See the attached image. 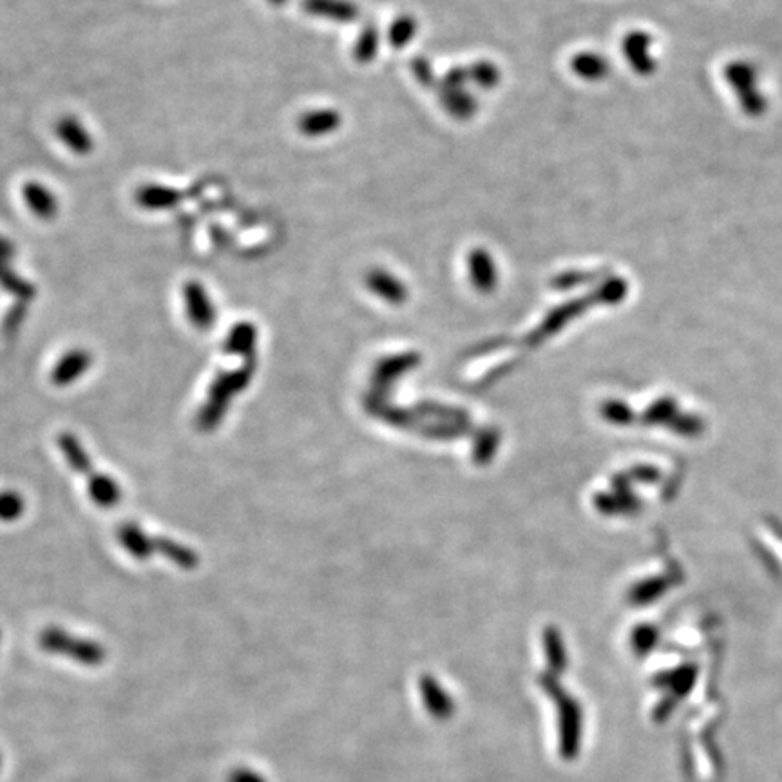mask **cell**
<instances>
[{"mask_svg":"<svg viewBox=\"0 0 782 782\" xmlns=\"http://www.w3.org/2000/svg\"><path fill=\"white\" fill-rule=\"evenodd\" d=\"M343 124L339 111L330 107L312 109L297 118V131L306 138H325L334 135Z\"/></svg>","mask_w":782,"mask_h":782,"instance_id":"8992f818","label":"cell"},{"mask_svg":"<svg viewBox=\"0 0 782 782\" xmlns=\"http://www.w3.org/2000/svg\"><path fill=\"white\" fill-rule=\"evenodd\" d=\"M25 208L40 221H53L60 212V201L45 184L29 180L20 189Z\"/></svg>","mask_w":782,"mask_h":782,"instance_id":"5b68a950","label":"cell"},{"mask_svg":"<svg viewBox=\"0 0 782 782\" xmlns=\"http://www.w3.org/2000/svg\"><path fill=\"white\" fill-rule=\"evenodd\" d=\"M650 47H652V38L641 31L632 33L625 38L623 49H625L627 60L641 75H648L654 69V60L650 58Z\"/></svg>","mask_w":782,"mask_h":782,"instance_id":"4fadbf2b","label":"cell"},{"mask_svg":"<svg viewBox=\"0 0 782 782\" xmlns=\"http://www.w3.org/2000/svg\"><path fill=\"white\" fill-rule=\"evenodd\" d=\"M301 9L316 18L352 24L359 18V7L352 0H301Z\"/></svg>","mask_w":782,"mask_h":782,"instance_id":"52a82bcc","label":"cell"},{"mask_svg":"<svg viewBox=\"0 0 782 782\" xmlns=\"http://www.w3.org/2000/svg\"><path fill=\"white\" fill-rule=\"evenodd\" d=\"M469 272H471V277L476 283V286L487 288L496 279L495 259L486 250L478 248L469 256Z\"/></svg>","mask_w":782,"mask_h":782,"instance_id":"d6986e66","label":"cell"},{"mask_svg":"<svg viewBox=\"0 0 782 782\" xmlns=\"http://www.w3.org/2000/svg\"><path fill=\"white\" fill-rule=\"evenodd\" d=\"M467 71H469V80L482 89H493L500 82V69L487 60L473 64Z\"/></svg>","mask_w":782,"mask_h":782,"instance_id":"603a6c76","label":"cell"},{"mask_svg":"<svg viewBox=\"0 0 782 782\" xmlns=\"http://www.w3.org/2000/svg\"><path fill=\"white\" fill-rule=\"evenodd\" d=\"M415 33H416V22H415V18H413V16L404 15V16L396 18V20L391 24L390 31H388L390 45L396 47V49H400V47L407 45V44H409V40L415 36Z\"/></svg>","mask_w":782,"mask_h":782,"instance_id":"cb8c5ba5","label":"cell"},{"mask_svg":"<svg viewBox=\"0 0 782 782\" xmlns=\"http://www.w3.org/2000/svg\"><path fill=\"white\" fill-rule=\"evenodd\" d=\"M254 370H256V361H245L241 368L234 372L219 374L214 379V383L208 388L206 402L201 406L196 418L197 427L201 431H212L214 427L219 426L221 418L228 409L230 400L250 385Z\"/></svg>","mask_w":782,"mask_h":782,"instance_id":"7a4b0ae2","label":"cell"},{"mask_svg":"<svg viewBox=\"0 0 782 782\" xmlns=\"http://www.w3.org/2000/svg\"><path fill=\"white\" fill-rule=\"evenodd\" d=\"M184 306L189 323L197 330H208L216 323V306L206 292V288L199 281H187L182 288Z\"/></svg>","mask_w":782,"mask_h":782,"instance_id":"3957f363","label":"cell"},{"mask_svg":"<svg viewBox=\"0 0 782 782\" xmlns=\"http://www.w3.org/2000/svg\"><path fill=\"white\" fill-rule=\"evenodd\" d=\"M422 703L427 714L438 721H446L455 714V703L451 696L431 677H424L420 681Z\"/></svg>","mask_w":782,"mask_h":782,"instance_id":"30bf717a","label":"cell"},{"mask_svg":"<svg viewBox=\"0 0 782 782\" xmlns=\"http://www.w3.org/2000/svg\"><path fill=\"white\" fill-rule=\"evenodd\" d=\"M413 71H415V76H416L422 84H429V82L433 80L431 67H429V64H427L426 60H422V58H418V60L413 64Z\"/></svg>","mask_w":782,"mask_h":782,"instance_id":"83f0119b","label":"cell"},{"mask_svg":"<svg viewBox=\"0 0 782 782\" xmlns=\"http://www.w3.org/2000/svg\"><path fill=\"white\" fill-rule=\"evenodd\" d=\"M89 480V496L100 509H113L122 500V489L109 475L93 473Z\"/></svg>","mask_w":782,"mask_h":782,"instance_id":"5bb4252c","label":"cell"},{"mask_svg":"<svg viewBox=\"0 0 782 782\" xmlns=\"http://www.w3.org/2000/svg\"><path fill=\"white\" fill-rule=\"evenodd\" d=\"M540 687L556 705L558 719V752L564 761H575L582 752L584 743V708L580 701L564 690L555 677H542Z\"/></svg>","mask_w":782,"mask_h":782,"instance_id":"6da1fadb","label":"cell"},{"mask_svg":"<svg viewBox=\"0 0 782 782\" xmlns=\"http://www.w3.org/2000/svg\"><path fill=\"white\" fill-rule=\"evenodd\" d=\"M0 286L11 296H15L22 305L35 297V286L24 277H20L16 272H13L9 263H2V261H0Z\"/></svg>","mask_w":782,"mask_h":782,"instance_id":"ffe728a7","label":"cell"},{"mask_svg":"<svg viewBox=\"0 0 782 782\" xmlns=\"http://www.w3.org/2000/svg\"><path fill=\"white\" fill-rule=\"evenodd\" d=\"M379 29L376 25H366L363 29V33L359 35L356 47H354V55L357 58V62L368 64L376 58V55L379 53Z\"/></svg>","mask_w":782,"mask_h":782,"instance_id":"7402d4cb","label":"cell"},{"mask_svg":"<svg viewBox=\"0 0 782 782\" xmlns=\"http://www.w3.org/2000/svg\"><path fill=\"white\" fill-rule=\"evenodd\" d=\"M55 135L75 156H89L95 151V136L75 115L60 116L55 124Z\"/></svg>","mask_w":782,"mask_h":782,"instance_id":"277c9868","label":"cell"},{"mask_svg":"<svg viewBox=\"0 0 782 782\" xmlns=\"http://www.w3.org/2000/svg\"><path fill=\"white\" fill-rule=\"evenodd\" d=\"M58 446H60V451H62L65 462L69 464V467L73 471L85 475V476H91L95 473L91 456L85 453L84 446L80 444V440L73 433H62L58 436Z\"/></svg>","mask_w":782,"mask_h":782,"instance_id":"2e32d148","label":"cell"},{"mask_svg":"<svg viewBox=\"0 0 782 782\" xmlns=\"http://www.w3.org/2000/svg\"><path fill=\"white\" fill-rule=\"evenodd\" d=\"M368 285L372 286V290L379 292L381 296H385L388 299H398L404 294L402 285L385 270H374L368 277Z\"/></svg>","mask_w":782,"mask_h":782,"instance_id":"d4e9b609","label":"cell"},{"mask_svg":"<svg viewBox=\"0 0 782 782\" xmlns=\"http://www.w3.org/2000/svg\"><path fill=\"white\" fill-rule=\"evenodd\" d=\"M93 357L89 352L76 348L67 352L53 368L51 372V383L55 386H67L75 383L82 374H85L91 368Z\"/></svg>","mask_w":782,"mask_h":782,"instance_id":"9c48e42d","label":"cell"},{"mask_svg":"<svg viewBox=\"0 0 782 782\" xmlns=\"http://www.w3.org/2000/svg\"><path fill=\"white\" fill-rule=\"evenodd\" d=\"M44 645L47 647V648H73V650H76V654L80 656V657H84V659H95V657H100V650L95 647V645H91V643H84V641H71L64 632H60V630H55V628H51V630H47L45 634H44Z\"/></svg>","mask_w":782,"mask_h":782,"instance_id":"44dd1931","label":"cell"},{"mask_svg":"<svg viewBox=\"0 0 782 782\" xmlns=\"http://www.w3.org/2000/svg\"><path fill=\"white\" fill-rule=\"evenodd\" d=\"M16 256V248H15V245L7 239V237H4V236H0V261L2 263H11V259Z\"/></svg>","mask_w":782,"mask_h":782,"instance_id":"f1b7e54d","label":"cell"},{"mask_svg":"<svg viewBox=\"0 0 782 782\" xmlns=\"http://www.w3.org/2000/svg\"><path fill=\"white\" fill-rule=\"evenodd\" d=\"M270 5H276V7H281V5H285L288 0H266Z\"/></svg>","mask_w":782,"mask_h":782,"instance_id":"f546056e","label":"cell"},{"mask_svg":"<svg viewBox=\"0 0 782 782\" xmlns=\"http://www.w3.org/2000/svg\"><path fill=\"white\" fill-rule=\"evenodd\" d=\"M440 102H442L444 109L458 120H467L476 113V102L471 96V93L466 91V87H446V85H442Z\"/></svg>","mask_w":782,"mask_h":782,"instance_id":"9a60e30c","label":"cell"},{"mask_svg":"<svg viewBox=\"0 0 782 782\" xmlns=\"http://www.w3.org/2000/svg\"><path fill=\"white\" fill-rule=\"evenodd\" d=\"M256 343H257V328L252 323H237L230 328L225 339V352L230 356H239L245 361H256Z\"/></svg>","mask_w":782,"mask_h":782,"instance_id":"7c38bea8","label":"cell"},{"mask_svg":"<svg viewBox=\"0 0 782 782\" xmlns=\"http://www.w3.org/2000/svg\"><path fill=\"white\" fill-rule=\"evenodd\" d=\"M155 549L156 553H160L162 556H165L167 560H171L173 564H176L185 571H193L199 564V558L191 547H185L171 538H164V536L155 538Z\"/></svg>","mask_w":782,"mask_h":782,"instance_id":"e0dca14e","label":"cell"},{"mask_svg":"<svg viewBox=\"0 0 782 782\" xmlns=\"http://www.w3.org/2000/svg\"><path fill=\"white\" fill-rule=\"evenodd\" d=\"M571 67H573L576 76L588 80V82H596V80H601L608 75L610 64L605 60V56L592 53V51H586V53H580L573 58Z\"/></svg>","mask_w":782,"mask_h":782,"instance_id":"ac0fdd59","label":"cell"},{"mask_svg":"<svg viewBox=\"0 0 782 782\" xmlns=\"http://www.w3.org/2000/svg\"><path fill=\"white\" fill-rule=\"evenodd\" d=\"M24 498L15 491H2L0 493V520L2 522H15L24 513Z\"/></svg>","mask_w":782,"mask_h":782,"instance_id":"484cf974","label":"cell"},{"mask_svg":"<svg viewBox=\"0 0 782 782\" xmlns=\"http://www.w3.org/2000/svg\"><path fill=\"white\" fill-rule=\"evenodd\" d=\"M665 677L668 679L665 685L674 690V696L676 697H683L692 688L694 668H681V670H677L674 674H668Z\"/></svg>","mask_w":782,"mask_h":782,"instance_id":"4316f807","label":"cell"},{"mask_svg":"<svg viewBox=\"0 0 782 782\" xmlns=\"http://www.w3.org/2000/svg\"><path fill=\"white\" fill-rule=\"evenodd\" d=\"M120 546L136 560H147L156 553L155 538L142 531L140 526L133 522H124L116 531Z\"/></svg>","mask_w":782,"mask_h":782,"instance_id":"8fae6325","label":"cell"},{"mask_svg":"<svg viewBox=\"0 0 782 782\" xmlns=\"http://www.w3.org/2000/svg\"><path fill=\"white\" fill-rule=\"evenodd\" d=\"M182 201V193L162 184H144L135 193V203L147 212H165Z\"/></svg>","mask_w":782,"mask_h":782,"instance_id":"ba28073f","label":"cell"}]
</instances>
